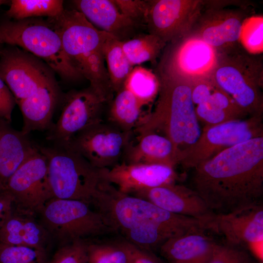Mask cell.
<instances>
[{"label": "cell", "mask_w": 263, "mask_h": 263, "mask_svg": "<svg viewBox=\"0 0 263 263\" xmlns=\"http://www.w3.org/2000/svg\"><path fill=\"white\" fill-rule=\"evenodd\" d=\"M193 170L190 188L215 214L261 203L263 136L225 150Z\"/></svg>", "instance_id": "obj_1"}, {"label": "cell", "mask_w": 263, "mask_h": 263, "mask_svg": "<svg viewBox=\"0 0 263 263\" xmlns=\"http://www.w3.org/2000/svg\"><path fill=\"white\" fill-rule=\"evenodd\" d=\"M127 241L149 250L169 239L206 230L202 221L168 212L144 199L122 193L103 181L92 203Z\"/></svg>", "instance_id": "obj_2"}, {"label": "cell", "mask_w": 263, "mask_h": 263, "mask_svg": "<svg viewBox=\"0 0 263 263\" xmlns=\"http://www.w3.org/2000/svg\"><path fill=\"white\" fill-rule=\"evenodd\" d=\"M60 37L63 51L74 69L90 82V87L106 103L113 97L103 55L110 35L100 30L75 9H64L50 18Z\"/></svg>", "instance_id": "obj_3"}, {"label": "cell", "mask_w": 263, "mask_h": 263, "mask_svg": "<svg viewBox=\"0 0 263 263\" xmlns=\"http://www.w3.org/2000/svg\"><path fill=\"white\" fill-rule=\"evenodd\" d=\"M158 98L155 108L135 130L138 135L158 132L173 144L179 158L199 137L201 130L191 96V83L157 75Z\"/></svg>", "instance_id": "obj_4"}, {"label": "cell", "mask_w": 263, "mask_h": 263, "mask_svg": "<svg viewBox=\"0 0 263 263\" xmlns=\"http://www.w3.org/2000/svg\"><path fill=\"white\" fill-rule=\"evenodd\" d=\"M18 46L42 60L63 80L82 77L65 55L58 31L50 18L26 19L0 23V45Z\"/></svg>", "instance_id": "obj_5"}, {"label": "cell", "mask_w": 263, "mask_h": 263, "mask_svg": "<svg viewBox=\"0 0 263 263\" xmlns=\"http://www.w3.org/2000/svg\"><path fill=\"white\" fill-rule=\"evenodd\" d=\"M47 158L53 198L92 204L102 181L100 169L67 146H38Z\"/></svg>", "instance_id": "obj_6"}, {"label": "cell", "mask_w": 263, "mask_h": 263, "mask_svg": "<svg viewBox=\"0 0 263 263\" xmlns=\"http://www.w3.org/2000/svg\"><path fill=\"white\" fill-rule=\"evenodd\" d=\"M212 77L249 116H263L262 57L242 49L220 54Z\"/></svg>", "instance_id": "obj_7"}, {"label": "cell", "mask_w": 263, "mask_h": 263, "mask_svg": "<svg viewBox=\"0 0 263 263\" xmlns=\"http://www.w3.org/2000/svg\"><path fill=\"white\" fill-rule=\"evenodd\" d=\"M39 212L49 235L66 244L116 232L104 215L83 201L53 198Z\"/></svg>", "instance_id": "obj_8"}, {"label": "cell", "mask_w": 263, "mask_h": 263, "mask_svg": "<svg viewBox=\"0 0 263 263\" xmlns=\"http://www.w3.org/2000/svg\"><path fill=\"white\" fill-rule=\"evenodd\" d=\"M220 55L200 38L188 34L166 46L155 74L191 83L212 77Z\"/></svg>", "instance_id": "obj_9"}, {"label": "cell", "mask_w": 263, "mask_h": 263, "mask_svg": "<svg viewBox=\"0 0 263 263\" xmlns=\"http://www.w3.org/2000/svg\"><path fill=\"white\" fill-rule=\"evenodd\" d=\"M263 116L205 126L196 142L183 155L180 162L193 169L221 151L248 140L263 136Z\"/></svg>", "instance_id": "obj_10"}, {"label": "cell", "mask_w": 263, "mask_h": 263, "mask_svg": "<svg viewBox=\"0 0 263 263\" xmlns=\"http://www.w3.org/2000/svg\"><path fill=\"white\" fill-rule=\"evenodd\" d=\"M226 1H205L200 15L188 34L197 36L220 54L242 48L240 36L244 20L249 16L245 7L225 8Z\"/></svg>", "instance_id": "obj_11"}, {"label": "cell", "mask_w": 263, "mask_h": 263, "mask_svg": "<svg viewBox=\"0 0 263 263\" xmlns=\"http://www.w3.org/2000/svg\"><path fill=\"white\" fill-rule=\"evenodd\" d=\"M132 135L103 121L80 131L62 146L77 152L95 168L110 169L123 159Z\"/></svg>", "instance_id": "obj_12"}, {"label": "cell", "mask_w": 263, "mask_h": 263, "mask_svg": "<svg viewBox=\"0 0 263 263\" xmlns=\"http://www.w3.org/2000/svg\"><path fill=\"white\" fill-rule=\"evenodd\" d=\"M61 103L59 118L47 136L54 145L66 146L80 131L103 121L106 103L90 86L69 92L63 95Z\"/></svg>", "instance_id": "obj_13"}, {"label": "cell", "mask_w": 263, "mask_h": 263, "mask_svg": "<svg viewBox=\"0 0 263 263\" xmlns=\"http://www.w3.org/2000/svg\"><path fill=\"white\" fill-rule=\"evenodd\" d=\"M4 189L24 213L40 211L53 198L45 156L37 149L10 177Z\"/></svg>", "instance_id": "obj_14"}, {"label": "cell", "mask_w": 263, "mask_h": 263, "mask_svg": "<svg viewBox=\"0 0 263 263\" xmlns=\"http://www.w3.org/2000/svg\"><path fill=\"white\" fill-rule=\"evenodd\" d=\"M11 46L0 49V78L17 103L29 97L54 76L53 71L42 60L16 46Z\"/></svg>", "instance_id": "obj_15"}, {"label": "cell", "mask_w": 263, "mask_h": 263, "mask_svg": "<svg viewBox=\"0 0 263 263\" xmlns=\"http://www.w3.org/2000/svg\"><path fill=\"white\" fill-rule=\"evenodd\" d=\"M201 0H150L146 28L148 33L167 44L184 37L190 32L203 10Z\"/></svg>", "instance_id": "obj_16"}, {"label": "cell", "mask_w": 263, "mask_h": 263, "mask_svg": "<svg viewBox=\"0 0 263 263\" xmlns=\"http://www.w3.org/2000/svg\"><path fill=\"white\" fill-rule=\"evenodd\" d=\"M221 235L225 243L253 250L258 256V245L263 240L262 202L246 206L232 211L215 214L207 230Z\"/></svg>", "instance_id": "obj_17"}, {"label": "cell", "mask_w": 263, "mask_h": 263, "mask_svg": "<svg viewBox=\"0 0 263 263\" xmlns=\"http://www.w3.org/2000/svg\"><path fill=\"white\" fill-rule=\"evenodd\" d=\"M100 174L102 180L127 194L175 183L177 179L174 169L169 166L124 162L110 169H101Z\"/></svg>", "instance_id": "obj_18"}, {"label": "cell", "mask_w": 263, "mask_h": 263, "mask_svg": "<svg viewBox=\"0 0 263 263\" xmlns=\"http://www.w3.org/2000/svg\"><path fill=\"white\" fill-rule=\"evenodd\" d=\"M132 195L168 212L200 220L205 224L206 230L215 214L192 189L175 183L140 190Z\"/></svg>", "instance_id": "obj_19"}, {"label": "cell", "mask_w": 263, "mask_h": 263, "mask_svg": "<svg viewBox=\"0 0 263 263\" xmlns=\"http://www.w3.org/2000/svg\"><path fill=\"white\" fill-rule=\"evenodd\" d=\"M75 10L94 26L124 42L134 37L140 28L122 14L113 0H75Z\"/></svg>", "instance_id": "obj_20"}, {"label": "cell", "mask_w": 263, "mask_h": 263, "mask_svg": "<svg viewBox=\"0 0 263 263\" xmlns=\"http://www.w3.org/2000/svg\"><path fill=\"white\" fill-rule=\"evenodd\" d=\"M63 96L54 77L29 97L18 102L23 119L21 131L28 135L32 131L49 130L53 125L55 109Z\"/></svg>", "instance_id": "obj_21"}, {"label": "cell", "mask_w": 263, "mask_h": 263, "mask_svg": "<svg viewBox=\"0 0 263 263\" xmlns=\"http://www.w3.org/2000/svg\"><path fill=\"white\" fill-rule=\"evenodd\" d=\"M123 159L127 164H158L174 169L179 164V156L170 140L152 132L139 134L136 143L130 144Z\"/></svg>", "instance_id": "obj_22"}, {"label": "cell", "mask_w": 263, "mask_h": 263, "mask_svg": "<svg viewBox=\"0 0 263 263\" xmlns=\"http://www.w3.org/2000/svg\"><path fill=\"white\" fill-rule=\"evenodd\" d=\"M204 231L169 239L159 247L161 254L169 263H207L217 243Z\"/></svg>", "instance_id": "obj_23"}, {"label": "cell", "mask_w": 263, "mask_h": 263, "mask_svg": "<svg viewBox=\"0 0 263 263\" xmlns=\"http://www.w3.org/2000/svg\"><path fill=\"white\" fill-rule=\"evenodd\" d=\"M0 119V184L4 189L8 179L37 149L28 134L17 131Z\"/></svg>", "instance_id": "obj_24"}, {"label": "cell", "mask_w": 263, "mask_h": 263, "mask_svg": "<svg viewBox=\"0 0 263 263\" xmlns=\"http://www.w3.org/2000/svg\"><path fill=\"white\" fill-rule=\"evenodd\" d=\"M49 234L29 216L14 212L0 225V244L44 248Z\"/></svg>", "instance_id": "obj_25"}, {"label": "cell", "mask_w": 263, "mask_h": 263, "mask_svg": "<svg viewBox=\"0 0 263 263\" xmlns=\"http://www.w3.org/2000/svg\"><path fill=\"white\" fill-rule=\"evenodd\" d=\"M107 122L125 132H132L143 122L145 106L124 86L109 103Z\"/></svg>", "instance_id": "obj_26"}, {"label": "cell", "mask_w": 263, "mask_h": 263, "mask_svg": "<svg viewBox=\"0 0 263 263\" xmlns=\"http://www.w3.org/2000/svg\"><path fill=\"white\" fill-rule=\"evenodd\" d=\"M103 55L112 89L116 93L124 86L133 66L122 49L121 42L111 35L104 43Z\"/></svg>", "instance_id": "obj_27"}, {"label": "cell", "mask_w": 263, "mask_h": 263, "mask_svg": "<svg viewBox=\"0 0 263 263\" xmlns=\"http://www.w3.org/2000/svg\"><path fill=\"white\" fill-rule=\"evenodd\" d=\"M121 45L126 56L134 66L147 61L155 64L167 44L155 35L138 33L121 42Z\"/></svg>", "instance_id": "obj_28"}, {"label": "cell", "mask_w": 263, "mask_h": 263, "mask_svg": "<svg viewBox=\"0 0 263 263\" xmlns=\"http://www.w3.org/2000/svg\"><path fill=\"white\" fill-rule=\"evenodd\" d=\"M5 14L15 20L41 18H55L63 12L60 0H12Z\"/></svg>", "instance_id": "obj_29"}, {"label": "cell", "mask_w": 263, "mask_h": 263, "mask_svg": "<svg viewBox=\"0 0 263 263\" xmlns=\"http://www.w3.org/2000/svg\"><path fill=\"white\" fill-rule=\"evenodd\" d=\"M159 81L156 75L145 67L133 68L124 86L144 105L151 103L158 94Z\"/></svg>", "instance_id": "obj_30"}, {"label": "cell", "mask_w": 263, "mask_h": 263, "mask_svg": "<svg viewBox=\"0 0 263 263\" xmlns=\"http://www.w3.org/2000/svg\"><path fill=\"white\" fill-rule=\"evenodd\" d=\"M241 46L248 54L257 55L263 51V17L252 15L244 21L240 36Z\"/></svg>", "instance_id": "obj_31"}, {"label": "cell", "mask_w": 263, "mask_h": 263, "mask_svg": "<svg viewBox=\"0 0 263 263\" xmlns=\"http://www.w3.org/2000/svg\"><path fill=\"white\" fill-rule=\"evenodd\" d=\"M44 248L0 244V263H47Z\"/></svg>", "instance_id": "obj_32"}, {"label": "cell", "mask_w": 263, "mask_h": 263, "mask_svg": "<svg viewBox=\"0 0 263 263\" xmlns=\"http://www.w3.org/2000/svg\"><path fill=\"white\" fill-rule=\"evenodd\" d=\"M88 263H128V257L121 242L88 244Z\"/></svg>", "instance_id": "obj_33"}, {"label": "cell", "mask_w": 263, "mask_h": 263, "mask_svg": "<svg viewBox=\"0 0 263 263\" xmlns=\"http://www.w3.org/2000/svg\"><path fill=\"white\" fill-rule=\"evenodd\" d=\"M207 263H253V262L245 248L225 243H217Z\"/></svg>", "instance_id": "obj_34"}, {"label": "cell", "mask_w": 263, "mask_h": 263, "mask_svg": "<svg viewBox=\"0 0 263 263\" xmlns=\"http://www.w3.org/2000/svg\"><path fill=\"white\" fill-rule=\"evenodd\" d=\"M88 245L82 240L67 244L47 263H88Z\"/></svg>", "instance_id": "obj_35"}, {"label": "cell", "mask_w": 263, "mask_h": 263, "mask_svg": "<svg viewBox=\"0 0 263 263\" xmlns=\"http://www.w3.org/2000/svg\"><path fill=\"white\" fill-rule=\"evenodd\" d=\"M120 12L139 27H146L149 0H113Z\"/></svg>", "instance_id": "obj_36"}, {"label": "cell", "mask_w": 263, "mask_h": 263, "mask_svg": "<svg viewBox=\"0 0 263 263\" xmlns=\"http://www.w3.org/2000/svg\"><path fill=\"white\" fill-rule=\"evenodd\" d=\"M195 110L198 121L205 126H212L239 120L234 115L207 102L195 105Z\"/></svg>", "instance_id": "obj_37"}, {"label": "cell", "mask_w": 263, "mask_h": 263, "mask_svg": "<svg viewBox=\"0 0 263 263\" xmlns=\"http://www.w3.org/2000/svg\"><path fill=\"white\" fill-rule=\"evenodd\" d=\"M127 254L128 263H162L149 250L127 241L121 242Z\"/></svg>", "instance_id": "obj_38"}, {"label": "cell", "mask_w": 263, "mask_h": 263, "mask_svg": "<svg viewBox=\"0 0 263 263\" xmlns=\"http://www.w3.org/2000/svg\"><path fill=\"white\" fill-rule=\"evenodd\" d=\"M16 104L14 95L0 78V119L11 122L12 113Z\"/></svg>", "instance_id": "obj_39"}, {"label": "cell", "mask_w": 263, "mask_h": 263, "mask_svg": "<svg viewBox=\"0 0 263 263\" xmlns=\"http://www.w3.org/2000/svg\"><path fill=\"white\" fill-rule=\"evenodd\" d=\"M15 204L12 196L6 190L0 191V225L13 212Z\"/></svg>", "instance_id": "obj_40"}, {"label": "cell", "mask_w": 263, "mask_h": 263, "mask_svg": "<svg viewBox=\"0 0 263 263\" xmlns=\"http://www.w3.org/2000/svg\"><path fill=\"white\" fill-rule=\"evenodd\" d=\"M9 1H7V0H0V6L2 5V4H4L5 3H6L7 2H8Z\"/></svg>", "instance_id": "obj_41"}, {"label": "cell", "mask_w": 263, "mask_h": 263, "mask_svg": "<svg viewBox=\"0 0 263 263\" xmlns=\"http://www.w3.org/2000/svg\"><path fill=\"white\" fill-rule=\"evenodd\" d=\"M4 189L2 187V186L0 184V191Z\"/></svg>", "instance_id": "obj_42"}]
</instances>
